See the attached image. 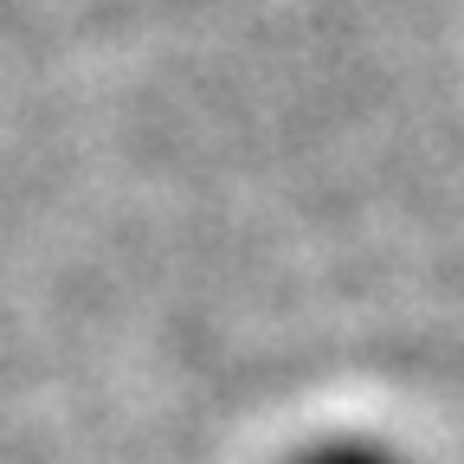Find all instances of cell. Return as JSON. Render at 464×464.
Returning <instances> with one entry per match:
<instances>
[{
	"mask_svg": "<svg viewBox=\"0 0 464 464\" xmlns=\"http://www.w3.org/2000/svg\"><path fill=\"white\" fill-rule=\"evenodd\" d=\"M316 464H387V458H374V451H342V458H316Z\"/></svg>",
	"mask_w": 464,
	"mask_h": 464,
	"instance_id": "cell-1",
	"label": "cell"
}]
</instances>
